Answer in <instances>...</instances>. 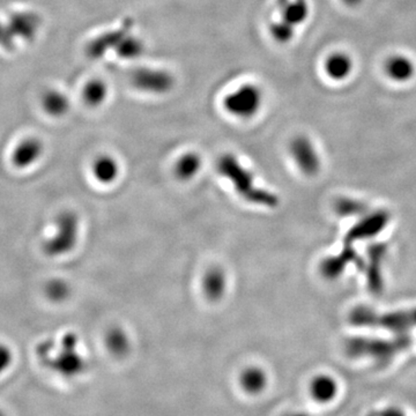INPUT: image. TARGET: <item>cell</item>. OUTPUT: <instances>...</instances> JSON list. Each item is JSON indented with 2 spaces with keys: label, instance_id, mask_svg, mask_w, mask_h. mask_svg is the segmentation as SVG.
I'll return each mask as SVG.
<instances>
[{
  "label": "cell",
  "instance_id": "1",
  "mask_svg": "<svg viewBox=\"0 0 416 416\" xmlns=\"http://www.w3.org/2000/svg\"><path fill=\"white\" fill-rule=\"evenodd\" d=\"M78 348L79 336L74 332H67L60 340V348L53 340H46L36 347V355L44 367L71 379L84 374L87 369V361Z\"/></svg>",
  "mask_w": 416,
  "mask_h": 416
},
{
  "label": "cell",
  "instance_id": "2",
  "mask_svg": "<svg viewBox=\"0 0 416 416\" xmlns=\"http://www.w3.org/2000/svg\"><path fill=\"white\" fill-rule=\"evenodd\" d=\"M217 170L221 176H224V179H227L233 184L238 196L245 201L269 208L279 205V198L275 193L260 188L255 183L253 174L248 168H245L236 155L231 153L222 155L217 161Z\"/></svg>",
  "mask_w": 416,
  "mask_h": 416
},
{
  "label": "cell",
  "instance_id": "3",
  "mask_svg": "<svg viewBox=\"0 0 416 416\" xmlns=\"http://www.w3.org/2000/svg\"><path fill=\"white\" fill-rule=\"evenodd\" d=\"M412 338L397 336L393 339L354 336L346 340L345 352L353 359H368L377 364H388L399 354L408 350Z\"/></svg>",
  "mask_w": 416,
  "mask_h": 416
},
{
  "label": "cell",
  "instance_id": "4",
  "mask_svg": "<svg viewBox=\"0 0 416 416\" xmlns=\"http://www.w3.org/2000/svg\"><path fill=\"white\" fill-rule=\"evenodd\" d=\"M350 323L357 327L381 329L395 336H406L409 331L416 329V308L377 312L360 305L350 311Z\"/></svg>",
  "mask_w": 416,
  "mask_h": 416
},
{
  "label": "cell",
  "instance_id": "5",
  "mask_svg": "<svg viewBox=\"0 0 416 416\" xmlns=\"http://www.w3.org/2000/svg\"><path fill=\"white\" fill-rule=\"evenodd\" d=\"M264 105V91L258 84L246 82L229 91L222 105L227 114L238 119H251L258 115Z\"/></svg>",
  "mask_w": 416,
  "mask_h": 416
},
{
  "label": "cell",
  "instance_id": "6",
  "mask_svg": "<svg viewBox=\"0 0 416 416\" xmlns=\"http://www.w3.org/2000/svg\"><path fill=\"white\" fill-rule=\"evenodd\" d=\"M79 237V217L73 212H64L57 219V233L43 243V251L49 257H60L72 251Z\"/></svg>",
  "mask_w": 416,
  "mask_h": 416
},
{
  "label": "cell",
  "instance_id": "7",
  "mask_svg": "<svg viewBox=\"0 0 416 416\" xmlns=\"http://www.w3.org/2000/svg\"><path fill=\"white\" fill-rule=\"evenodd\" d=\"M133 87L151 95H165L175 88L176 79L174 74L163 69L141 67L131 75Z\"/></svg>",
  "mask_w": 416,
  "mask_h": 416
},
{
  "label": "cell",
  "instance_id": "8",
  "mask_svg": "<svg viewBox=\"0 0 416 416\" xmlns=\"http://www.w3.org/2000/svg\"><path fill=\"white\" fill-rule=\"evenodd\" d=\"M289 152L295 165L305 175L315 176L320 172V155L309 136L303 134L295 136L289 145Z\"/></svg>",
  "mask_w": 416,
  "mask_h": 416
},
{
  "label": "cell",
  "instance_id": "9",
  "mask_svg": "<svg viewBox=\"0 0 416 416\" xmlns=\"http://www.w3.org/2000/svg\"><path fill=\"white\" fill-rule=\"evenodd\" d=\"M390 224V214L385 210L368 213L359 224H355L345 237V245H350L357 241L374 238L384 230Z\"/></svg>",
  "mask_w": 416,
  "mask_h": 416
},
{
  "label": "cell",
  "instance_id": "10",
  "mask_svg": "<svg viewBox=\"0 0 416 416\" xmlns=\"http://www.w3.org/2000/svg\"><path fill=\"white\" fill-rule=\"evenodd\" d=\"M133 25H134V22L132 19H126L118 28L105 33L103 35L98 36V39L91 41V46H89L91 57L101 58L109 51H114L118 46L120 41L127 34L132 33Z\"/></svg>",
  "mask_w": 416,
  "mask_h": 416
},
{
  "label": "cell",
  "instance_id": "11",
  "mask_svg": "<svg viewBox=\"0 0 416 416\" xmlns=\"http://www.w3.org/2000/svg\"><path fill=\"white\" fill-rule=\"evenodd\" d=\"M386 77L395 84H407L412 81L416 75V64L413 58L397 53L388 57L384 64Z\"/></svg>",
  "mask_w": 416,
  "mask_h": 416
},
{
  "label": "cell",
  "instance_id": "12",
  "mask_svg": "<svg viewBox=\"0 0 416 416\" xmlns=\"http://www.w3.org/2000/svg\"><path fill=\"white\" fill-rule=\"evenodd\" d=\"M279 18L298 29L308 21L311 8L308 0H276Z\"/></svg>",
  "mask_w": 416,
  "mask_h": 416
},
{
  "label": "cell",
  "instance_id": "13",
  "mask_svg": "<svg viewBox=\"0 0 416 416\" xmlns=\"http://www.w3.org/2000/svg\"><path fill=\"white\" fill-rule=\"evenodd\" d=\"M269 374L258 365H250L242 371L238 384L242 391L250 397H258L269 388Z\"/></svg>",
  "mask_w": 416,
  "mask_h": 416
},
{
  "label": "cell",
  "instance_id": "14",
  "mask_svg": "<svg viewBox=\"0 0 416 416\" xmlns=\"http://www.w3.org/2000/svg\"><path fill=\"white\" fill-rule=\"evenodd\" d=\"M357 262V255L350 245H345V248L340 252L339 255H332L323 260L320 264V273L327 280H336L338 279L350 264Z\"/></svg>",
  "mask_w": 416,
  "mask_h": 416
},
{
  "label": "cell",
  "instance_id": "15",
  "mask_svg": "<svg viewBox=\"0 0 416 416\" xmlns=\"http://www.w3.org/2000/svg\"><path fill=\"white\" fill-rule=\"evenodd\" d=\"M355 69L353 57L346 53H334L329 55L324 63V72L326 77L334 81L341 82L350 78Z\"/></svg>",
  "mask_w": 416,
  "mask_h": 416
},
{
  "label": "cell",
  "instance_id": "16",
  "mask_svg": "<svg viewBox=\"0 0 416 416\" xmlns=\"http://www.w3.org/2000/svg\"><path fill=\"white\" fill-rule=\"evenodd\" d=\"M369 251V269H367L368 286L374 294L383 291V275H381V264L386 255V248L383 244L374 245Z\"/></svg>",
  "mask_w": 416,
  "mask_h": 416
},
{
  "label": "cell",
  "instance_id": "17",
  "mask_svg": "<svg viewBox=\"0 0 416 416\" xmlns=\"http://www.w3.org/2000/svg\"><path fill=\"white\" fill-rule=\"evenodd\" d=\"M310 395L315 401L329 404L336 399L339 386L334 378L329 374H318L310 383Z\"/></svg>",
  "mask_w": 416,
  "mask_h": 416
},
{
  "label": "cell",
  "instance_id": "18",
  "mask_svg": "<svg viewBox=\"0 0 416 416\" xmlns=\"http://www.w3.org/2000/svg\"><path fill=\"white\" fill-rule=\"evenodd\" d=\"M203 168V159L196 152H188L175 163V175L177 179L184 182L195 179Z\"/></svg>",
  "mask_w": 416,
  "mask_h": 416
},
{
  "label": "cell",
  "instance_id": "19",
  "mask_svg": "<svg viewBox=\"0 0 416 416\" xmlns=\"http://www.w3.org/2000/svg\"><path fill=\"white\" fill-rule=\"evenodd\" d=\"M42 152V143L37 139L24 141L13 153V163L18 168H27L39 160Z\"/></svg>",
  "mask_w": 416,
  "mask_h": 416
},
{
  "label": "cell",
  "instance_id": "20",
  "mask_svg": "<svg viewBox=\"0 0 416 416\" xmlns=\"http://www.w3.org/2000/svg\"><path fill=\"white\" fill-rule=\"evenodd\" d=\"M204 293L210 301H217L227 291V276L220 269H210L204 279Z\"/></svg>",
  "mask_w": 416,
  "mask_h": 416
},
{
  "label": "cell",
  "instance_id": "21",
  "mask_svg": "<svg viewBox=\"0 0 416 416\" xmlns=\"http://www.w3.org/2000/svg\"><path fill=\"white\" fill-rule=\"evenodd\" d=\"M146 51V44L141 37H136L129 33L120 41L118 46L114 50L116 56L123 60H139Z\"/></svg>",
  "mask_w": 416,
  "mask_h": 416
},
{
  "label": "cell",
  "instance_id": "22",
  "mask_svg": "<svg viewBox=\"0 0 416 416\" xmlns=\"http://www.w3.org/2000/svg\"><path fill=\"white\" fill-rule=\"evenodd\" d=\"M118 162L110 155H102L96 159L93 165L95 179L103 184L115 182L119 175Z\"/></svg>",
  "mask_w": 416,
  "mask_h": 416
},
{
  "label": "cell",
  "instance_id": "23",
  "mask_svg": "<svg viewBox=\"0 0 416 416\" xmlns=\"http://www.w3.org/2000/svg\"><path fill=\"white\" fill-rule=\"evenodd\" d=\"M82 98L86 105L98 108L108 100L109 86L101 79H93L84 86Z\"/></svg>",
  "mask_w": 416,
  "mask_h": 416
},
{
  "label": "cell",
  "instance_id": "24",
  "mask_svg": "<svg viewBox=\"0 0 416 416\" xmlns=\"http://www.w3.org/2000/svg\"><path fill=\"white\" fill-rule=\"evenodd\" d=\"M105 345L111 355L120 359L125 357L131 348L129 336L119 327H114L109 331L105 336Z\"/></svg>",
  "mask_w": 416,
  "mask_h": 416
},
{
  "label": "cell",
  "instance_id": "25",
  "mask_svg": "<svg viewBox=\"0 0 416 416\" xmlns=\"http://www.w3.org/2000/svg\"><path fill=\"white\" fill-rule=\"evenodd\" d=\"M269 32L271 37L276 43L282 44V46L293 42L296 35H298V28L280 18H278L274 21L271 22Z\"/></svg>",
  "mask_w": 416,
  "mask_h": 416
},
{
  "label": "cell",
  "instance_id": "26",
  "mask_svg": "<svg viewBox=\"0 0 416 416\" xmlns=\"http://www.w3.org/2000/svg\"><path fill=\"white\" fill-rule=\"evenodd\" d=\"M43 105L49 115L60 117L69 111L70 101L60 91H50L43 98Z\"/></svg>",
  "mask_w": 416,
  "mask_h": 416
},
{
  "label": "cell",
  "instance_id": "27",
  "mask_svg": "<svg viewBox=\"0 0 416 416\" xmlns=\"http://www.w3.org/2000/svg\"><path fill=\"white\" fill-rule=\"evenodd\" d=\"M336 212L340 217H356L367 212L368 206L360 200L340 198L334 205Z\"/></svg>",
  "mask_w": 416,
  "mask_h": 416
},
{
  "label": "cell",
  "instance_id": "28",
  "mask_svg": "<svg viewBox=\"0 0 416 416\" xmlns=\"http://www.w3.org/2000/svg\"><path fill=\"white\" fill-rule=\"evenodd\" d=\"M70 286L64 280L55 279L46 286V294L53 302H63L70 296Z\"/></svg>",
  "mask_w": 416,
  "mask_h": 416
},
{
  "label": "cell",
  "instance_id": "29",
  "mask_svg": "<svg viewBox=\"0 0 416 416\" xmlns=\"http://www.w3.org/2000/svg\"><path fill=\"white\" fill-rule=\"evenodd\" d=\"M13 361L12 350L5 345H0V374H4L8 368L11 367Z\"/></svg>",
  "mask_w": 416,
  "mask_h": 416
},
{
  "label": "cell",
  "instance_id": "30",
  "mask_svg": "<svg viewBox=\"0 0 416 416\" xmlns=\"http://www.w3.org/2000/svg\"><path fill=\"white\" fill-rule=\"evenodd\" d=\"M341 3H343L348 8H357L363 3V0H341Z\"/></svg>",
  "mask_w": 416,
  "mask_h": 416
},
{
  "label": "cell",
  "instance_id": "31",
  "mask_svg": "<svg viewBox=\"0 0 416 416\" xmlns=\"http://www.w3.org/2000/svg\"><path fill=\"white\" fill-rule=\"evenodd\" d=\"M288 416H314V415H311V414H309V413L295 412V413H291V414H289V415H288Z\"/></svg>",
  "mask_w": 416,
  "mask_h": 416
},
{
  "label": "cell",
  "instance_id": "32",
  "mask_svg": "<svg viewBox=\"0 0 416 416\" xmlns=\"http://www.w3.org/2000/svg\"><path fill=\"white\" fill-rule=\"evenodd\" d=\"M0 416H6V415H5V413L3 412V410H1V409H0Z\"/></svg>",
  "mask_w": 416,
  "mask_h": 416
}]
</instances>
